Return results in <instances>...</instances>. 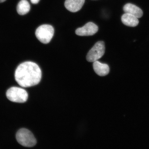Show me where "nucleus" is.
Wrapping results in <instances>:
<instances>
[{"instance_id": "4", "label": "nucleus", "mask_w": 149, "mask_h": 149, "mask_svg": "<svg viewBox=\"0 0 149 149\" xmlns=\"http://www.w3.org/2000/svg\"><path fill=\"white\" fill-rule=\"evenodd\" d=\"M54 30L52 26L43 25L36 30L35 35L38 40L42 43L47 44L49 42L54 36Z\"/></svg>"}, {"instance_id": "2", "label": "nucleus", "mask_w": 149, "mask_h": 149, "mask_svg": "<svg viewBox=\"0 0 149 149\" xmlns=\"http://www.w3.org/2000/svg\"><path fill=\"white\" fill-rule=\"evenodd\" d=\"M16 139L19 144L24 147L31 148L36 144V140L32 133L26 128H22L17 133Z\"/></svg>"}, {"instance_id": "8", "label": "nucleus", "mask_w": 149, "mask_h": 149, "mask_svg": "<svg viewBox=\"0 0 149 149\" xmlns=\"http://www.w3.org/2000/svg\"><path fill=\"white\" fill-rule=\"evenodd\" d=\"M123 10L125 13L133 15L138 18H141L143 16L142 10L136 6L132 3H128L125 5Z\"/></svg>"}, {"instance_id": "13", "label": "nucleus", "mask_w": 149, "mask_h": 149, "mask_svg": "<svg viewBox=\"0 0 149 149\" xmlns=\"http://www.w3.org/2000/svg\"><path fill=\"white\" fill-rule=\"evenodd\" d=\"M6 1V0H0V3L3 2H4Z\"/></svg>"}, {"instance_id": "3", "label": "nucleus", "mask_w": 149, "mask_h": 149, "mask_svg": "<svg viewBox=\"0 0 149 149\" xmlns=\"http://www.w3.org/2000/svg\"><path fill=\"white\" fill-rule=\"evenodd\" d=\"M6 96L10 101L23 103L27 101L28 94L25 89L19 87H13L7 91Z\"/></svg>"}, {"instance_id": "7", "label": "nucleus", "mask_w": 149, "mask_h": 149, "mask_svg": "<svg viewBox=\"0 0 149 149\" xmlns=\"http://www.w3.org/2000/svg\"><path fill=\"white\" fill-rule=\"evenodd\" d=\"M85 1V0H66L65 6L70 12H76L81 8Z\"/></svg>"}, {"instance_id": "6", "label": "nucleus", "mask_w": 149, "mask_h": 149, "mask_svg": "<svg viewBox=\"0 0 149 149\" xmlns=\"http://www.w3.org/2000/svg\"><path fill=\"white\" fill-rule=\"evenodd\" d=\"M98 28L96 24L92 22H89L83 27L76 30V35L80 36H92L97 32Z\"/></svg>"}, {"instance_id": "12", "label": "nucleus", "mask_w": 149, "mask_h": 149, "mask_svg": "<svg viewBox=\"0 0 149 149\" xmlns=\"http://www.w3.org/2000/svg\"><path fill=\"white\" fill-rule=\"evenodd\" d=\"M31 3H33V4H36L39 3L40 0H31Z\"/></svg>"}, {"instance_id": "10", "label": "nucleus", "mask_w": 149, "mask_h": 149, "mask_svg": "<svg viewBox=\"0 0 149 149\" xmlns=\"http://www.w3.org/2000/svg\"><path fill=\"white\" fill-rule=\"evenodd\" d=\"M121 20L124 25L130 27H135L139 24L137 18L133 15L125 13L122 16Z\"/></svg>"}, {"instance_id": "5", "label": "nucleus", "mask_w": 149, "mask_h": 149, "mask_svg": "<svg viewBox=\"0 0 149 149\" xmlns=\"http://www.w3.org/2000/svg\"><path fill=\"white\" fill-rule=\"evenodd\" d=\"M105 43L103 41L96 42L88 52L86 56L87 60L94 62L101 58L105 53Z\"/></svg>"}, {"instance_id": "9", "label": "nucleus", "mask_w": 149, "mask_h": 149, "mask_svg": "<svg viewBox=\"0 0 149 149\" xmlns=\"http://www.w3.org/2000/svg\"><path fill=\"white\" fill-rule=\"evenodd\" d=\"M93 66L95 72L99 76H104L109 73V68L107 64H102L97 61L94 62Z\"/></svg>"}, {"instance_id": "11", "label": "nucleus", "mask_w": 149, "mask_h": 149, "mask_svg": "<svg viewBox=\"0 0 149 149\" xmlns=\"http://www.w3.org/2000/svg\"><path fill=\"white\" fill-rule=\"evenodd\" d=\"M30 9V5L27 0H21L18 3L17 10L19 14L23 15L29 13Z\"/></svg>"}, {"instance_id": "1", "label": "nucleus", "mask_w": 149, "mask_h": 149, "mask_svg": "<svg viewBox=\"0 0 149 149\" xmlns=\"http://www.w3.org/2000/svg\"><path fill=\"white\" fill-rule=\"evenodd\" d=\"M42 74L41 70L36 63L26 61L19 65L15 72V77L20 86L29 87L40 83Z\"/></svg>"}]
</instances>
